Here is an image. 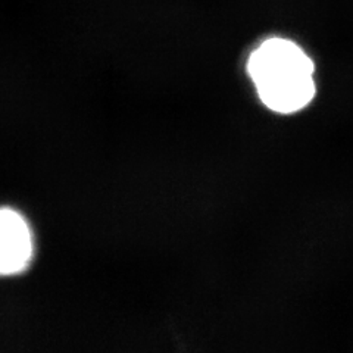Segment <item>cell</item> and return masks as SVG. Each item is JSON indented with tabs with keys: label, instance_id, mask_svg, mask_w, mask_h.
<instances>
[{
	"label": "cell",
	"instance_id": "6da1fadb",
	"mask_svg": "<svg viewBox=\"0 0 353 353\" xmlns=\"http://www.w3.org/2000/svg\"><path fill=\"white\" fill-rule=\"evenodd\" d=\"M248 72L261 102L277 114H294L315 96V65L290 39L262 41L250 53Z\"/></svg>",
	"mask_w": 353,
	"mask_h": 353
},
{
	"label": "cell",
	"instance_id": "7a4b0ae2",
	"mask_svg": "<svg viewBox=\"0 0 353 353\" xmlns=\"http://www.w3.org/2000/svg\"><path fill=\"white\" fill-rule=\"evenodd\" d=\"M34 253L27 219L10 208H0V277L24 271Z\"/></svg>",
	"mask_w": 353,
	"mask_h": 353
}]
</instances>
